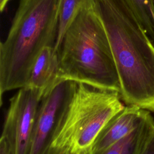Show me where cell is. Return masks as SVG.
<instances>
[{
  "label": "cell",
  "mask_w": 154,
  "mask_h": 154,
  "mask_svg": "<svg viewBox=\"0 0 154 154\" xmlns=\"http://www.w3.org/2000/svg\"><path fill=\"white\" fill-rule=\"evenodd\" d=\"M126 105L154 112V44L124 0H94Z\"/></svg>",
  "instance_id": "obj_1"
},
{
  "label": "cell",
  "mask_w": 154,
  "mask_h": 154,
  "mask_svg": "<svg viewBox=\"0 0 154 154\" xmlns=\"http://www.w3.org/2000/svg\"><path fill=\"white\" fill-rule=\"evenodd\" d=\"M60 0H20L7 36L0 44V104L3 94L27 85L44 48L55 45Z\"/></svg>",
  "instance_id": "obj_2"
},
{
  "label": "cell",
  "mask_w": 154,
  "mask_h": 154,
  "mask_svg": "<svg viewBox=\"0 0 154 154\" xmlns=\"http://www.w3.org/2000/svg\"><path fill=\"white\" fill-rule=\"evenodd\" d=\"M57 54L60 81L120 92L109 41L94 8L79 13L66 32Z\"/></svg>",
  "instance_id": "obj_3"
},
{
  "label": "cell",
  "mask_w": 154,
  "mask_h": 154,
  "mask_svg": "<svg viewBox=\"0 0 154 154\" xmlns=\"http://www.w3.org/2000/svg\"><path fill=\"white\" fill-rule=\"evenodd\" d=\"M124 103L118 91L72 81L46 154H90L101 129Z\"/></svg>",
  "instance_id": "obj_4"
},
{
  "label": "cell",
  "mask_w": 154,
  "mask_h": 154,
  "mask_svg": "<svg viewBox=\"0 0 154 154\" xmlns=\"http://www.w3.org/2000/svg\"><path fill=\"white\" fill-rule=\"evenodd\" d=\"M42 97L38 90L26 86L10 98L1 135L7 141L10 154H28Z\"/></svg>",
  "instance_id": "obj_5"
},
{
  "label": "cell",
  "mask_w": 154,
  "mask_h": 154,
  "mask_svg": "<svg viewBox=\"0 0 154 154\" xmlns=\"http://www.w3.org/2000/svg\"><path fill=\"white\" fill-rule=\"evenodd\" d=\"M72 81L58 82L42 98L34 125L28 154H46L70 90Z\"/></svg>",
  "instance_id": "obj_6"
},
{
  "label": "cell",
  "mask_w": 154,
  "mask_h": 154,
  "mask_svg": "<svg viewBox=\"0 0 154 154\" xmlns=\"http://www.w3.org/2000/svg\"><path fill=\"white\" fill-rule=\"evenodd\" d=\"M149 112L137 105H126L101 129L91 147L90 154L103 153L136 128Z\"/></svg>",
  "instance_id": "obj_7"
},
{
  "label": "cell",
  "mask_w": 154,
  "mask_h": 154,
  "mask_svg": "<svg viewBox=\"0 0 154 154\" xmlns=\"http://www.w3.org/2000/svg\"><path fill=\"white\" fill-rule=\"evenodd\" d=\"M60 81L58 54L54 46H46L32 66L26 86L37 89L43 96Z\"/></svg>",
  "instance_id": "obj_8"
},
{
  "label": "cell",
  "mask_w": 154,
  "mask_h": 154,
  "mask_svg": "<svg viewBox=\"0 0 154 154\" xmlns=\"http://www.w3.org/2000/svg\"><path fill=\"white\" fill-rule=\"evenodd\" d=\"M154 132V119L150 111L139 125L101 154H142Z\"/></svg>",
  "instance_id": "obj_9"
},
{
  "label": "cell",
  "mask_w": 154,
  "mask_h": 154,
  "mask_svg": "<svg viewBox=\"0 0 154 154\" xmlns=\"http://www.w3.org/2000/svg\"><path fill=\"white\" fill-rule=\"evenodd\" d=\"M94 8V0H60L57 40L54 47L57 52L66 32L78 16L84 10Z\"/></svg>",
  "instance_id": "obj_10"
},
{
  "label": "cell",
  "mask_w": 154,
  "mask_h": 154,
  "mask_svg": "<svg viewBox=\"0 0 154 154\" xmlns=\"http://www.w3.org/2000/svg\"><path fill=\"white\" fill-rule=\"evenodd\" d=\"M141 25L154 41V1L153 0H124Z\"/></svg>",
  "instance_id": "obj_11"
},
{
  "label": "cell",
  "mask_w": 154,
  "mask_h": 154,
  "mask_svg": "<svg viewBox=\"0 0 154 154\" xmlns=\"http://www.w3.org/2000/svg\"><path fill=\"white\" fill-rule=\"evenodd\" d=\"M142 154H154V132L149 140Z\"/></svg>",
  "instance_id": "obj_12"
},
{
  "label": "cell",
  "mask_w": 154,
  "mask_h": 154,
  "mask_svg": "<svg viewBox=\"0 0 154 154\" xmlns=\"http://www.w3.org/2000/svg\"><path fill=\"white\" fill-rule=\"evenodd\" d=\"M0 154H10L7 141L2 136L0 140Z\"/></svg>",
  "instance_id": "obj_13"
},
{
  "label": "cell",
  "mask_w": 154,
  "mask_h": 154,
  "mask_svg": "<svg viewBox=\"0 0 154 154\" xmlns=\"http://www.w3.org/2000/svg\"><path fill=\"white\" fill-rule=\"evenodd\" d=\"M7 3L8 0H0V10L1 12L4 10Z\"/></svg>",
  "instance_id": "obj_14"
},
{
  "label": "cell",
  "mask_w": 154,
  "mask_h": 154,
  "mask_svg": "<svg viewBox=\"0 0 154 154\" xmlns=\"http://www.w3.org/2000/svg\"><path fill=\"white\" fill-rule=\"evenodd\" d=\"M11 1V0H8V1Z\"/></svg>",
  "instance_id": "obj_15"
},
{
  "label": "cell",
  "mask_w": 154,
  "mask_h": 154,
  "mask_svg": "<svg viewBox=\"0 0 154 154\" xmlns=\"http://www.w3.org/2000/svg\"><path fill=\"white\" fill-rule=\"evenodd\" d=\"M153 1H154V0H153Z\"/></svg>",
  "instance_id": "obj_16"
}]
</instances>
